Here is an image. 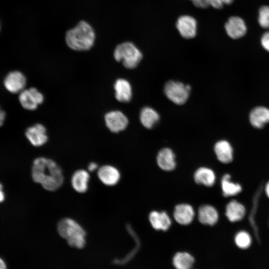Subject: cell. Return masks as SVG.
Instances as JSON below:
<instances>
[{
  "instance_id": "obj_11",
  "label": "cell",
  "mask_w": 269,
  "mask_h": 269,
  "mask_svg": "<svg viewBox=\"0 0 269 269\" xmlns=\"http://www.w3.org/2000/svg\"><path fill=\"white\" fill-rule=\"evenodd\" d=\"M25 136L30 143L36 147L43 145L48 140L46 128L40 124L28 128L25 131Z\"/></svg>"
},
{
  "instance_id": "obj_9",
  "label": "cell",
  "mask_w": 269,
  "mask_h": 269,
  "mask_svg": "<svg viewBox=\"0 0 269 269\" xmlns=\"http://www.w3.org/2000/svg\"><path fill=\"white\" fill-rule=\"evenodd\" d=\"M26 83L25 77L18 71L10 72L6 75L3 81L5 89L13 94L19 93L23 91Z\"/></svg>"
},
{
  "instance_id": "obj_10",
  "label": "cell",
  "mask_w": 269,
  "mask_h": 269,
  "mask_svg": "<svg viewBox=\"0 0 269 269\" xmlns=\"http://www.w3.org/2000/svg\"><path fill=\"white\" fill-rule=\"evenodd\" d=\"M225 29L230 37L238 39L245 35L247 27L242 18L238 16H232L225 23Z\"/></svg>"
},
{
  "instance_id": "obj_27",
  "label": "cell",
  "mask_w": 269,
  "mask_h": 269,
  "mask_svg": "<svg viewBox=\"0 0 269 269\" xmlns=\"http://www.w3.org/2000/svg\"><path fill=\"white\" fill-rule=\"evenodd\" d=\"M258 22L265 29H269V6L264 5L259 10Z\"/></svg>"
},
{
  "instance_id": "obj_26",
  "label": "cell",
  "mask_w": 269,
  "mask_h": 269,
  "mask_svg": "<svg viewBox=\"0 0 269 269\" xmlns=\"http://www.w3.org/2000/svg\"><path fill=\"white\" fill-rule=\"evenodd\" d=\"M234 241L237 247L242 250H245L251 246L252 239L250 234L248 232L240 231L236 234Z\"/></svg>"
},
{
  "instance_id": "obj_4",
  "label": "cell",
  "mask_w": 269,
  "mask_h": 269,
  "mask_svg": "<svg viewBox=\"0 0 269 269\" xmlns=\"http://www.w3.org/2000/svg\"><path fill=\"white\" fill-rule=\"evenodd\" d=\"M114 57L118 62H122L127 68H135L142 58L139 49L132 42H124L118 44L114 51Z\"/></svg>"
},
{
  "instance_id": "obj_29",
  "label": "cell",
  "mask_w": 269,
  "mask_h": 269,
  "mask_svg": "<svg viewBox=\"0 0 269 269\" xmlns=\"http://www.w3.org/2000/svg\"><path fill=\"white\" fill-rule=\"evenodd\" d=\"M262 47L267 51L269 52V30L265 32L261 39Z\"/></svg>"
},
{
  "instance_id": "obj_2",
  "label": "cell",
  "mask_w": 269,
  "mask_h": 269,
  "mask_svg": "<svg viewBox=\"0 0 269 269\" xmlns=\"http://www.w3.org/2000/svg\"><path fill=\"white\" fill-rule=\"evenodd\" d=\"M95 31L92 26L85 20H80L73 28L68 30L65 36L67 45L75 51H87L94 45Z\"/></svg>"
},
{
  "instance_id": "obj_16",
  "label": "cell",
  "mask_w": 269,
  "mask_h": 269,
  "mask_svg": "<svg viewBox=\"0 0 269 269\" xmlns=\"http://www.w3.org/2000/svg\"><path fill=\"white\" fill-rule=\"evenodd\" d=\"M214 151L218 159L222 163H229L233 159V149L227 140H221L216 143Z\"/></svg>"
},
{
  "instance_id": "obj_18",
  "label": "cell",
  "mask_w": 269,
  "mask_h": 269,
  "mask_svg": "<svg viewBox=\"0 0 269 269\" xmlns=\"http://www.w3.org/2000/svg\"><path fill=\"white\" fill-rule=\"evenodd\" d=\"M225 213L230 222H238L244 218L246 214V209L239 202L232 200L227 205Z\"/></svg>"
},
{
  "instance_id": "obj_6",
  "label": "cell",
  "mask_w": 269,
  "mask_h": 269,
  "mask_svg": "<svg viewBox=\"0 0 269 269\" xmlns=\"http://www.w3.org/2000/svg\"><path fill=\"white\" fill-rule=\"evenodd\" d=\"M19 101L21 106L27 110H34L44 101V96L36 88L32 87L24 89L19 95Z\"/></svg>"
},
{
  "instance_id": "obj_22",
  "label": "cell",
  "mask_w": 269,
  "mask_h": 269,
  "mask_svg": "<svg viewBox=\"0 0 269 269\" xmlns=\"http://www.w3.org/2000/svg\"><path fill=\"white\" fill-rule=\"evenodd\" d=\"M139 120L144 127L150 129L158 123L159 120V115L153 109L145 107L140 111Z\"/></svg>"
},
{
  "instance_id": "obj_23",
  "label": "cell",
  "mask_w": 269,
  "mask_h": 269,
  "mask_svg": "<svg viewBox=\"0 0 269 269\" xmlns=\"http://www.w3.org/2000/svg\"><path fill=\"white\" fill-rule=\"evenodd\" d=\"M194 180L198 183L212 186L215 183L216 176L214 171L207 167H200L194 173Z\"/></svg>"
},
{
  "instance_id": "obj_13",
  "label": "cell",
  "mask_w": 269,
  "mask_h": 269,
  "mask_svg": "<svg viewBox=\"0 0 269 269\" xmlns=\"http://www.w3.org/2000/svg\"><path fill=\"white\" fill-rule=\"evenodd\" d=\"M115 97L122 103L130 101L132 97V89L130 82L124 79H117L114 84Z\"/></svg>"
},
{
  "instance_id": "obj_19",
  "label": "cell",
  "mask_w": 269,
  "mask_h": 269,
  "mask_svg": "<svg viewBox=\"0 0 269 269\" xmlns=\"http://www.w3.org/2000/svg\"><path fill=\"white\" fill-rule=\"evenodd\" d=\"M157 162L162 170H172L175 167L176 165L174 154L169 148H162L158 153Z\"/></svg>"
},
{
  "instance_id": "obj_30",
  "label": "cell",
  "mask_w": 269,
  "mask_h": 269,
  "mask_svg": "<svg viewBox=\"0 0 269 269\" xmlns=\"http://www.w3.org/2000/svg\"><path fill=\"white\" fill-rule=\"evenodd\" d=\"M197 7L205 8L210 6V0H190Z\"/></svg>"
},
{
  "instance_id": "obj_21",
  "label": "cell",
  "mask_w": 269,
  "mask_h": 269,
  "mask_svg": "<svg viewBox=\"0 0 269 269\" xmlns=\"http://www.w3.org/2000/svg\"><path fill=\"white\" fill-rule=\"evenodd\" d=\"M149 221L152 227L157 230L166 231L171 225V220L165 212H151L149 216Z\"/></svg>"
},
{
  "instance_id": "obj_5",
  "label": "cell",
  "mask_w": 269,
  "mask_h": 269,
  "mask_svg": "<svg viewBox=\"0 0 269 269\" xmlns=\"http://www.w3.org/2000/svg\"><path fill=\"white\" fill-rule=\"evenodd\" d=\"M191 87L189 85L169 81L165 85L164 92L167 98L177 105L184 104L188 100Z\"/></svg>"
},
{
  "instance_id": "obj_35",
  "label": "cell",
  "mask_w": 269,
  "mask_h": 269,
  "mask_svg": "<svg viewBox=\"0 0 269 269\" xmlns=\"http://www.w3.org/2000/svg\"><path fill=\"white\" fill-rule=\"evenodd\" d=\"M265 192L267 196L269 198V181L266 185Z\"/></svg>"
},
{
  "instance_id": "obj_24",
  "label": "cell",
  "mask_w": 269,
  "mask_h": 269,
  "mask_svg": "<svg viewBox=\"0 0 269 269\" xmlns=\"http://www.w3.org/2000/svg\"><path fill=\"white\" fill-rule=\"evenodd\" d=\"M221 187L223 195L226 197L236 195L242 190L240 184L231 181V176L228 174H226L223 176Z\"/></svg>"
},
{
  "instance_id": "obj_15",
  "label": "cell",
  "mask_w": 269,
  "mask_h": 269,
  "mask_svg": "<svg viewBox=\"0 0 269 269\" xmlns=\"http://www.w3.org/2000/svg\"><path fill=\"white\" fill-rule=\"evenodd\" d=\"M173 215L176 221L180 224L188 225L193 219L194 211L189 204H178L175 208Z\"/></svg>"
},
{
  "instance_id": "obj_14",
  "label": "cell",
  "mask_w": 269,
  "mask_h": 269,
  "mask_svg": "<svg viewBox=\"0 0 269 269\" xmlns=\"http://www.w3.org/2000/svg\"><path fill=\"white\" fill-rule=\"evenodd\" d=\"M249 118L254 128H263L269 122V109L262 106L255 107L251 111Z\"/></svg>"
},
{
  "instance_id": "obj_32",
  "label": "cell",
  "mask_w": 269,
  "mask_h": 269,
  "mask_svg": "<svg viewBox=\"0 0 269 269\" xmlns=\"http://www.w3.org/2000/svg\"><path fill=\"white\" fill-rule=\"evenodd\" d=\"M5 118V113L0 108V127L3 125Z\"/></svg>"
},
{
  "instance_id": "obj_25",
  "label": "cell",
  "mask_w": 269,
  "mask_h": 269,
  "mask_svg": "<svg viewBox=\"0 0 269 269\" xmlns=\"http://www.w3.org/2000/svg\"><path fill=\"white\" fill-rule=\"evenodd\" d=\"M194 262V258L185 252L176 253L173 259V264L176 269H190Z\"/></svg>"
},
{
  "instance_id": "obj_7",
  "label": "cell",
  "mask_w": 269,
  "mask_h": 269,
  "mask_svg": "<svg viewBox=\"0 0 269 269\" xmlns=\"http://www.w3.org/2000/svg\"><path fill=\"white\" fill-rule=\"evenodd\" d=\"M176 27L180 35L184 38L191 39L196 35L197 22L190 15L180 16L177 20Z\"/></svg>"
},
{
  "instance_id": "obj_33",
  "label": "cell",
  "mask_w": 269,
  "mask_h": 269,
  "mask_svg": "<svg viewBox=\"0 0 269 269\" xmlns=\"http://www.w3.org/2000/svg\"><path fill=\"white\" fill-rule=\"evenodd\" d=\"M4 199V194L2 191V186L0 183V203L2 202Z\"/></svg>"
},
{
  "instance_id": "obj_8",
  "label": "cell",
  "mask_w": 269,
  "mask_h": 269,
  "mask_svg": "<svg viewBox=\"0 0 269 269\" xmlns=\"http://www.w3.org/2000/svg\"><path fill=\"white\" fill-rule=\"evenodd\" d=\"M106 125L113 133H119L124 131L128 125L127 116L119 111H113L107 113L105 116Z\"/></svg>"
},
{
  "instance_id": "obj_17",
  "label": "cell",
  "mask_w": 269,
  "mask_h": 269,
  "mask_svg": "<svg viewBox=\"0 0 269 269\" xmlns=\"http://www.w3.org/2000/svg\"><path fill=\"white\" fill-rule=\"evenodd\" d=\"M89 179L90 175L87 171L84 169L76 170L71 178L72 187L79 193H84L88 189Z\"/></svg>"
},
{
  "instance_id": "obj_1",
  "label": "cell",
  "mask_w": 269,
  "mask_h": 269,
  "mask_svg": "<svg viewBox=\"0 0 269 269\" xmlns=\"http://www.w3.org/2000/svg\"><path fill=\"white\" fill-rule=\"evenodd\" d=\"M33 180L49 191H55L61 187L64 176L61 168L54 160L44 157L36 158L31 169Z\"/></svg>"
},
{
  "instance_id": "obj_28",
  "label": "cell",
  "mask_w": 269,
  "mask_h": 269,
  "mask_svg": "<svg viewBox=\"0 0 269 269\" xmlns=\"http://www.w3.org/2000/svg\"><path fill=\"white\" fill-rule=\"evenodd\" d=\"M234 0H210V5L216 9H221L224 4H230Z\"/></svg>"
},
{
  "instance_id": "obj_34",
  "label": "cell",
  "mask_w": 269,
  "mask_h": 269,
  "mask_svg": "<svg viewBox=\"0 0 269 269\" xmlns=\"http://www.w3.org/2000/svg\"><path fill=\"white\" fill-rule=\"evenodd\" d=\"M0 269H7L5 263L1 258H0Z\"/></svg>"
},
{
  "instance_id": "obj_3",
  "label": "cell",
  "mask_w": 269,
  "mask_h": 269,
  "mask_svg": "<svg viewBox=\"0 0 269 269\" xmlns=\"http://www.w3.org/2000/svg\"><path fill=\"white\" fill-rule=\"evenodd\" d=\"M59 234L66 240L69 246L78 249L84 247L86 244V232L75 220L64 218L57 224Z\"/></svg>"
},
{
  "instance_id": "obj_31",
  "label": "cell",
  "mask_w": 269,
  "mask_h": 269,
  "mask_svg": "<svg viewBox=\"0 0 269 269\" xmlns=\"http://www.w3.org/2000/svg\"><path fill=\"white\" fill-rule=\"evenodd\" d=\"M98 168V165L94 162H90L88 166L89 171L93 172Z\"/></svg>"
},
{
  "instance_id": "obj_12",
  "label": "cell",
  "mask_w": 269,
  "mask_h": 269,
  "mask_svg": "<svg viewBox=\"0 0 269 269\" xmlns=\"http://www.w3.org/2000/svg\"><path fill=\"white\" fill-rule=\"evenodd\" d=\"M97 174L100 181L107 186L116 185L120 179L119 170L110 165H105L98 168Z\"/></svg>"
},
{
  "instance_id": "obj_20",
  "label": "cell",
  "mask_w": 269,
  "mask_h": 269,
  "mask_svg": "<svg viewBox=\"0 0 269 269\" xmlns=\"http://www.w3.org/2000/svg\"><path fill=\"white\" fill-rule=\"evenodd\" d=\"M219 215L217 210L212 206L204 205L198 210V219L201 223L213 225L218 220Z\"/></svg>"
}]
</instances>
